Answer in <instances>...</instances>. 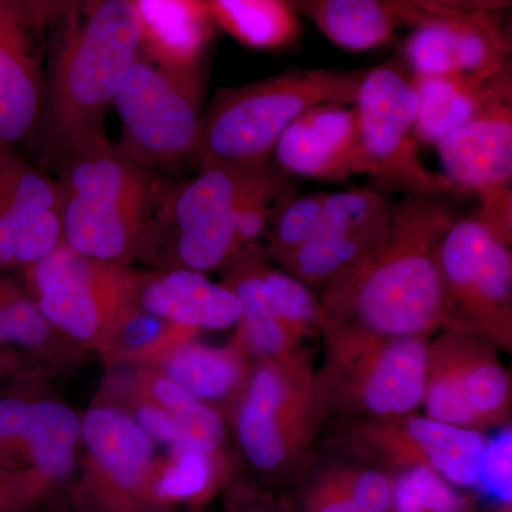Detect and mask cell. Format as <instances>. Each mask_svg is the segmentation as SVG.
Instances as JSON below:
<instances>
[{
    "mask_svg": "<svg viewBox=\"0 0 512 512\" xmlns=\"http://www.w3.org/2000/svg\"><path fill=\"white\" fill-rule=\"evenodd\" d=\"M448 195L404 194L393 204L382 241L323 288L326 323L383 338H427L443 328L437 248L457 218Z\"/></svg>",
    "mask_w": 512,
    "mask_h": 512,
    "instance_id": "1",
    "label": "cell"
},
{
    "mask_svg": "<svg viewBox=\"0 0 512 512\" xmlns=\"http://www.w3.org/2000/svg\"><path fill=\"white\" fill-rule=\"evenodd\" d=\"M39 131L53 158L106 138L104 121L141 53L134 0H60Z\"/></svg>",
    "mask_w": 512,
    "mask_h": 512,
    "instance_id": "2",
    "label": "cell"
},
{
    "mask_svg": "<svg viewBox=\"0 0 512 512\" xmlns=\"http://www.w3.org/2000/svg\"><path fill=\"white\" fill-rule=\"evenodd\" d=\"M367 70L288 72L218 93L202 117V164H264L279 136L303 111L320 104H355Z\"/></svg>",
    "mask_w": 512,
    "mask_h": 512,
    "instance_id": "3",
    "label": "cell"
},
{
    "mask_svg": "<svg viewBox=\"0 0 512 512\" xmlns=\"http://www.w3.org/2000/svg\"><path fill=\"white\" fill-rule=\"evenodd\" d=\"M63 194V242L100 262L126 254L158 191L146 168L99 138L55 158Z\"/></svg>",
    "mask_w": 512,
    "mask_h": 512,
    "instance_id": "4",
    "label": "cell"
},
{
    "mask_svg": "<svg viewBox=\"0 0 512 512\" xmlns=\"http://www.w3.org/2000/svg\"><path fill=\"white\" fill-rule=\"evenodd\" d=\"M328 412L322 379L308 357L301 352L286 360H268L249 380L238 414L245 458L264 476L302 480Z\"/></svg>",
    "mask_w": 512,
    "mask_h": 512,
    "instance_id": "5",
    "label": "cell"
},
{
    "mask_svg": "<svg viewBox=\"0 0 512 512\" xmlns=\"http://www.w3.org/2000/svg\"><path fill=\"white\" fill-rule=\"evenodd\" d=\"M326 366L320 373L328 410L362 420L413 414L426 392L429 342L383 338L326 323Z\"/></svg>",
    "mask_w": 512,
    "mask_h": 512,
    "instance_id": "6",
    "label": "cell"
},
{
    "mask_svg": "<svg viewBox=\"0 0 512 512\" xmlns=\"http://www.w3.org/2000/svg\"><path fill=\"white\" fill-rule=\"evenodd\" d=\"M437 265L446 308L443 328L471 333L495 348L511 350L510 245L477 212L473 217H457L441 238Z\"/></svg>",
    "mask_w": 512,
    "mask_h": 512,
    "instance_id": "7",
    "label": "cell"
},
{
    "mask_svg": "<svg viewBox=\"0 0 512 512\" xmlns=\"http://www.w3.org/2000/svg\"><path fill=\"white\" fill-rule=\"evenodd\" d=\"M200 90V77L167 72L141 52L113 101L121 123L120 153L143 168L198 156Z\"/></svg>",
    "mask_w": 512,
    "mask_h": 512,
    "instance_id": "8",
    "label": "cell"
},
{
    "mask_svg": "<svg viewBox=\"0 0 512 512\" xmlns=\"http://www.w3.org/2000/svg\"><path fill=\"white\" fill-rule=\"evenodd\" d=\"M366 174L404 194L443 195L454 191L443 174L421 161L414 138L419 96L412 76L396 62L367 70L355 104Z\"/></svg>",
    "mask_w": 512,
    "mask_h": 512,
    "instance_id": "9",
    "label": "cell"
},
{
    "mask_svg": "<svg viewBox=\"0 0 512 512\" xmlns=\"http://www.w3.org/2000/svg\"><path fill=\"white\" fill-rule=\"evenodd\" d=\"M510 404L511 377L493 343L448 328L429 343L427 416L480 431L507 420Z\"/></svg>",
    "mask_w": 512,
    "mask_h": 512,
    "instance_id": "10",
    "label": "cell"
},
{
    "mask_svg": "<svg viewBox=\"0 0 512 512\" xmlns=\"http://www.w3.org/2000/svg\"><path fill=\"white\" fill-rule=\"evenodd\" d=\"M410 28L403 60L412 74H466L490 79L511 69V40L501 10L440 12L387 9Z\"/></svg>",
    "mask_w": 512,
    "mask_h": 512,
    "instance_id": "11",
    "label": "cell"
},
{
    "mask_svg": "<svg viewBox=\"0 0 512 512\" xmlns=\"http://www.w3.org/2000/svg\"><path fill=\"white\" fill-rule=\"evenodd\" d=\"M353 443L370 460L403 470L427 467L456 487H478L487 440L481 431L453 426L429 416L360 420Z\"/></svg>",
    "mask_w": 512,
    "mask_h": 512,
    "instance_id": "12",
    "label": "cell"
},
{
    "mask_svg": "<svg viewBox=\"0 0 512 512\" xmlns=\"http://www.w3.org/2000/svg\"><path fill=\"white\" fill-rule=\"evenodd\" d=\"M251 167L202 164L197 177L168 192L183 268L212 271L238 251V204Z\"/></svg>",
    "mask_w": 512,
    "mask_h": 512,
    "instance_id": "13",
    "label": "cell"
},
{
    "mask_svg": "<svg viewBox=\"0 0 512 512\" xmlns=\"http://www.w3.org/2000/svg\"><path fill=\"white\" fill-rule=\"evenodd\" d=\"M393 202L370 188L326 194L308 241L281 264L303 284L325 288L382 241Z\"/></svg>",
    "mask_w": 512,
    "mask_h": 512,
    "instance_id": "14",
    "label": "cell"
},
{
    "mask_svg": "<svg viewBox=\"0 0 512 512\" xmlns=\"http://www.w3.org/2000/svg\"><path fill=\"white\" fill-rule=\"evenodd\" d=\"M62 210L59 181L0 148V271L36 264L59 247Z\"/></svg>",
    "mask_w": 512,
    "mask_h": 512,
    "instance_id": "15",
    "label": "cell"
},
{
    "mask_svg": "<svg viewBox=\"0 0 512 512\" xmlns=\"http://www.w3.org/2000/svg\"><path fill=\"white\" fill-rule=\"evenodd\" d=\"M272 156L289 177L342 183L366 174L355 107L320 104L303 111L279 136Z\"/></svg>",
    "mask_w": 512,
    "mask_h": 512,
    "instance_id": "16",
    "label": "cell"
},
{
    "mask_svg": "<svg viewBox=\"0 0 512 512\" xmlns=\"http://www.w3.org/2000/svg\"><path fill=\"white\" fill-rule=\"evenodd\" d=\"M37 28L19 0H0V148L18 151L42 121L46 79Z\"/></svg>",
    "mask_w": 512,
    "mask_h": 512,
    "instance_id": "17",
    "label": "cell"
},
{
    "mask_svg": "<svg viewBox=\"0 0 512 512\" xmlns=\"http://www.w3.org/2000/svg\"><path fill=\"white\" fill-rule=\"evenodd\" d=\"M80 434L92 454L94 483L111 512L146 503L153 439L140 424L114 407H96L84 414Z\"/></svg>",
    "mask_w": 512,
    "mask_h": 512,
    "instance_id": "18",
    "label": "cell"
},
{
    "mask_svg": "<svg viewBox=\"0 0 512 512\" xmlns=\"http://www.w3.org/2000/svg\"><path fill=\"white\" fill-rule=\"evenodd\" d=\"M444 177L454 191L480 198L512 183V99L498 101L436 144Z\"/></svg>",
    "mask_w": 512,
    "mask_h": 512,
    "instance_id": "19",
    "label": "cell"
},
{
    "mask_svg": "<svg viewBox=\"0 0 512 512\" xmlns=\"http://www.w3.org/2000/svg\"><path fill=\"white\" fill-rule=\"evenodd\" d=\"M79 434V417L62 403L0 397V467L12 470L22 450L42 483L62 481L72 473Z\"/></svg>",
    "mask_w": 512,
    "mask_h": 512,
    "instance_id": "20",
    "label": "cell"
},
{
    "mask_svg": "<svg viewBox=\"0 0 512 512\" xmlns=\"http://www.w3.org/2000/svg\"><path fill=\"white\" fill-rule=\"evenodd\" d=\"M107 264L87 258L62 242L28 266L43 318L73 338H93L100 326V293L116 282Z\"/></svg>",
    "mask_w": 512,
    "mask_h": 512,
    "instance_id": "21",
    "label": "cell"
},
{
    "mask_svg": "<svg viewBox=\"0 0 512 512\" xmlns=\"http://www.w3.org/2000/svg\"><path fill=\"white\" fill-rule=\"evenodd\" d=\"M141 52L167 72L200 77L215 35L207 0H134Z\"/></svg>",
    "mask_w": 512,
    "mask_h": 512,
    "instance_id": "22",
    "label": "cell"
},
{
    "mask_svg": "<svg viewBox=\"0 0 512 512\" xmlns=\"http://www.w3.org/2000/svg\"><path fill=\"white\" fill-rule=\"evenodd\" d=\"M419 96L414 138L433 144L498 101L512 99L511 69L490 79L466 74H412Z\"/></svg>",
    "mask_w": 512,
    "mask_h": 512,
    "instance_id": "23",
    "label": "cell"
},
{
    "mask_svg": "<svg viewBox=\"0 0 512 512\" xmlns=\"http://www.w3.org/2000/svg\"><path fill=\"white\" fill-rule=\"evenodd\" d=\"M141 302L151 315L184 326L228 329L242 318L241 301L231 289L188 268L174 269L148 282Z\"/></svg>",
    "mask_w": 512,
    "mask_h": 512,
    "instance_id": "24",
    "label": "cell"
},
{
    "mask_svg": "<svg viewBox=\"0 0 512 512\" xmlns=\"http://www.w3.org/2000/svg\"><path fill=\"white\" fill-rule=\"evenodd\" d=\"M295 510L288 512H389L393 474L382 466L338 461L302 478Z\"/></svg>",
    "mask_w": 512,
    "mask_h": 512,
    "instance_id": "25",
    "label": "cell"
},
{
    "mask_svg": "<svg viewBox=\"0 0 512 512\" xmlns=\"http://www.w3.org/2000/svg\"><path fill=\"white\" fill-rule=\"evenodd\" d=\"M227 288L241 301L242 311H256L281 320L302 338L325 328L322 303L311 289L289 272L254 261L241 266Z\"/></svg>",
    "mask_w": 512,
    "mask_h": 512,
    "instance_id": "26",
    "label": "cell"
},
{
    "mask_svg": "<svg viewBox=\"0 0 512 512\" xmlns=\"http://www.w3.org/2000/svg\"><path fill=\"white\" fill-rule=\"evenodd\" d=\"M215 25L242 45L282 49L299 35L298 10L289 0H207Z\"/></svg>",
    "mask_w": 512,
    "mask_h": 512,
    "instance_id": "27",
    "label": "cell"
},
{
    "mask_svg": "<svg viewBox=\"0 0 512 512\" xmlns=\"http://www.w3.org/2000/svg\"><path fill=\"white\" fill-rule=\"evenodd\" d=\"M303 13L330 43L350 52L384 46L396 29L383 0H308Z\"/></svg>",
    "mask_w": 512,
    "mask_h": 512,
    "instance_id": "28",
    "label": "cell"
},
{
    "mask_svg": "<svg viewBox=\"0 0 512 512\" xmlns=\"http://www.w3.org/2000/svg\"><path fill=\"white\" fill-rule=\"evenodd\" d=\"M165 375L195 399L208 402L222 399L235 389L242 365L234 350L188 345L167 360Z\"/></svg>",
    "mask_w": 512,
    "mask_h": 512,
    "instance_id": "29",
    "label": "cell"
},
{
    "mask_svg": "<svg viewBox=\"0 0 512 512\" xmlns=\"http://www.w3.org/2000/svg\"><path fill=\"white\" fill-rule=\"evenodd\" d=\"M214 454L198 450L173 451V460L156 476L148 477L146 503L153 500L163 504H200L210 497L220 478Z\"/></svg>",
    "mask_w": 512,
    "mask_h": 512,
    "instance_id": "30",
    "label": "cell"
},
{
    "mask_svg": "<svg viewBox=\"0 0 512 512\" xmlns=\"http://www.w3.org/2000/svg\"><path fill=\"white\" fill-rule=\"evenodd\" d=\"M427 467L397 470L389 512H477L473 498Z\"/></svg>",
    "mask_w": 512,
    "mask_h": 512,
    "instance_id": "31",
    "label": "cell"
},
{
    "mask_svg": "<svg viewBox=\"0 0 512 512\" xmlns=\"http://www.w3.org/2000/svg\"><path fill=\"white\" fill-rule=\"evenodd\" d=\"M153 392L160 406L174 417L175 423L183 431L184 450H198L210 454L217 451L225 434L224 421L220 414L167 377L154 383Z\"/></svg>",
    "mask_w": 512,
    "mask_h": 512,
    "instance_id": "32",
    "label": "cell"
},
{
    "mask_svg": "<svg viewBox=\"0 0 512 512\" xmlns=\"http://www.w3.org/2000/svg\"><path fill=\"white\" fill-rule=\"evenodd\" d=\"M326 194L292 197L276 211L269 251L279 264L312 237Z\"/></svg>",
    "mask_w": 512,
    "mask_h": 512,
    "instance_id": "33",
    "label": "cell"
},
{
    "mask_svg": "<svg viewBox=\"0 0 512 512\" xmlns=\"http://www.w3.org/2000/svg\"><path fill=\"white\" fill-rule=\"evenodd\" d=\"M512 431H501L494 439L487 440L481 460L478 487L493 494L501 503H511Z\"/></svg>",
    "mask_w": 512,
    "mask_h": 512,
    "instance_id": "34",
    "label": "cell"
},
{
    "mask_svg": "<svg viewBox=\"0 0 512 512\" xmlns=\"http://www.w3.org/2000/svg\"><path fill=\"white\" fill-rule=\"evenodd\" d=\"M137 423L151 439L168 444L173 451L184 450L183 431L175 423L174 417L163 407L151 406V404L138 407Z\"/></svg>",
    "mask_w": 512,
    "mask_h": 512,
    "instance_id": "35",
    "label": "cell"
},
{
    "mask_svg": "<svg viewBox=\"0 0 512 512\" xmlns=\"http://www.w3.org/2000/svg\"><path fill=\"white\" fill-rule=\"evenodd\" d=\"M39 484L32 471L0 467V512H15L28 503Z\"/></svg>",
    "mask_w": 512,
    "mask_h": 512,
    "instance_id": "36",
    "label": "cell"
},
{
    "mask_svg": "<svg viewBox=\"0 0 512 512\" xmlns=\"http://www.w3.org/2000/svg\"><path fill=\"white\" fill-rule=\"evenodd\" d=\"M387 9L440 10V12H477L503 10L512 0H383Z\"/></svg>",
    "mask_w": 512,
    "mask_h": 512,
    "instance_id": "37",
    "label": "cell"
},
{
    "mask_svg": "<svg viewBox=\"0 0 512 512\" xmlns=\"http://www.w3.org/2000/svg\"><path fill=\"white\" fill-rule=\"evenodd\" d=\"M163 332V323L157 319V316L140 315L136 318L128 320L126 328H124V342L130 348H141L148 343L156 340Z\"/></svg>",
    "mask_w": 512,
    "mask_h": 512,
    "instance_id": "38",
    "label": "cell"
},
{
    "mask_svg": "<svg viewBox=\"0 0 512 512\" xmlns=\"http://www.w3.org/2000/svg\"><path fill=\"white\" fill-rule=\"evenodd\" d=\"M20 298H22V295L16 292L15 288L0 275V352H2L3 346L9 345V320L16 302Z\"/></svg>",
    "mask_w": 512,
    "mask_h": 512,
    "instance_id": "39",
    "label": "cell"
},
{
    "mask_svg": "<svg viewBox=\"0 0 512 512\" xmlns=\"http://www.w3.org/2000/svg\"><path fill=\"white\" fill-rule=\"evenodd\" d=\"M19 2L37 28L45 30L60 0H19Z\"/></svg>",
    "mask_w": 512,
    "mask_h": 512,
    "instance_id": "40",
    "label": "cell"
},
{
    "mask_svg": "<svg viewBox=\"0 0 512 512\" xmlns=\"http://www.w3.org/2000/svg\"><path fill=\"white\" fill-rule=\"evenodd\" d=\"M298 12L303 13V9L306 6V0H289Z\"/></svg>",
    "mask_w": 512,
    "mask_h": 512,
    "instance_id": "41",
    "label": "cell"
},
{
    "mask_svg": "<svg viewBox=\"0 0 512 512\" xmlns=\"http://www.w3.org/2000/svg\"><path fill=\"white\" fill-rule=\"evenodd\" d=\"M494 512H512L511 503H501Z\"/></svg>",
    "mask_w": 512,
    "mask_h": 512,
    "instance_id": "42",
    "label": "cell"
},
{
    "mask_svg": "<svg viewBox=\"0 0 512 512\" xmlns=\"http://www.w3.org/2000/svg\"><path fill=\"white\" fill-rule=\"evenodd\" d=\"M5 365H8V359H6V357L2 355V352H0V369L5 367Z\"/></svg>",
    "mask_w": 512,
    "mask_h": 512,
    "instance_id": "43",
    "label": "cell"
},
{
    "mask_svg": "<svg viewBox=\"0 0 512 512\" xmlns=\"http://www.w3.org/2000/svg\"><path fill=\"white\" fill-rule=\"evenodd\" d=\"M241 512H262V511H241Z\"/></svg>",
    "mask_w": 512,
    "mask_h": 512,
    "instance_id": "44",
    "label": "cell"
}]
</instances>
